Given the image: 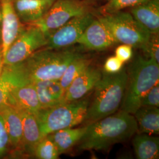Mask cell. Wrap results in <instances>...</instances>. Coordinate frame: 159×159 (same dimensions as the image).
Listing matches in <instances>:
<instances>
[{
  "instance_id": "1",
  "label": "cell",
  "mask_w": 159,
  "mask_h": 159,
  "mask_svg": "<svg viewBox=\"0 0 159 159\" xmlns=\"http://www.w3.org/2000/svg\"><path fill=\"white\" fill-rule=\"evenodd\" d=\"M137 130L133 114L120 110L86 125L79 148L86 150H106L116 143L129 140Z\"/></svg>"
},
{
  "instance_id": "2",
  "label": "cell",
  "mask_w": 159,
  "mask_h": 159,
  "mask_svg": "<svg viewBox=\"0 0 159 159\" xmlns=\"http://www.w3.org/2000/svg\"><path fill=\"white\" fill-rule=\"evenodd\" d=\"M80 55L72 50L44 48L35 52L22 62L12 66L29 83L59 80L68 65Z\"/></svg>"
},
{
  "instance_id": "3",
  "label": "cell",
  "mask_w": 159,
  "mask_h": 159,
  "mask_svg": "<svg viewBox=\"0 0 159 159\" xmlns=\"http://www.w3.org/2000/svg\"><path fill=\"white\" fill-rule=\"evenodd\" d=\"M127 80L125 68L116 74L102 73L87 109L85 120L89 124L115 113L123 101Z\"/></svg>"
},
{
  "instance_id": "4",
  "label": "cell",
  "mask_w": 159,
  "mask_h": 159,
  "mask_svg": "<svg viewBox=\"0 0 159 159\" xmlns=\"http://www.w3.org/2000/svg\"><path fill=\"white\" fill-rule=\"evenodd\" d=\"M159 64L150 58L137 57L129 68L121 110L135 113L143 96L159 83Z\"/></svg>"
},
{
  "instance_id": "5",
  "label": "cell",
  "mask_w": 159,
  "mask_h": 159,
  "mask_svg": "<svg viewBox=\"0 0 159 159\" xmlns=\"http://www.w3.org/2000/svg\"><path fill=\"white\" fill-rule=\"evenodd\" d=\"M90 102L85 97L72 102H63L41 108L35 114L43 137L59 130L74 127L85 120Z\"/></svg>"
},
{
  "instance_id": "6",
  "label": "cell",
  "mask_w": 159,
  "mask_h": 159,
  "mask_svg": "<svg viewBox=\"0 0 159 159\" xmlns=\"http://www.w3.org/2000/svg\"><path fill=\"white\" fill-rule=\"evenodd\" d=\"M117 43L125 44L144 51L152 34L142 26L130 12L123 11L100 17Z\"/></svg>"
},
{
  "instance_id": "7",
  "label": "cell",
  "mask_w": 159,
  "mask_h": 159,
  "mask_svg": "<svg viewBox=\"0 0 159 159\" xmlns=\"http://www.w3.org/2000/svg\"><path fill=\"white\" fill-rule=\"evenodd\" d=\"M89 12V6L85 2L79 0H57L40 20L29 25L39 28L48 37L71 19Z\"/></svg>"
},
{
  "instance_id": "8",
  "label": "cell",
  "mask_w": 159,
  "mask_h": 159,
  "mask_svg": "<svg viewBox=\"0 0 159 159\" xmlns=\"http://www.w3.org/2000/svg\"><path fill=\"white\" fill-rule=\"evenodd\" d=\"M47 43L46 35L39 28L30 25L24 29L7 51L4 57V66L22 62L35 52L44 48Z\"/></svg>"
},
{
  "instance_id": "9",
  "label": "cell",
  "mask_w": 159,
  "mask_h": 159,
  "mask_svg": "<svg viewBox=\"0 0 159 159\" xmlns=\"http://www.w3.org/2000/svg\"><path fill=\"white\" fill-rule=\"evenodd\" d=\"M94 18V15L89 12L71 19L48 36L47 43L44 48L61 50L77 43Z\"/></svg>"
},
{
  "instance_id": "10",
  "label": "cell",
  "mask_w": 159,
  "mask_h": 159,
  "mask_svg": "<svg viewBox=\"0 0 159 159\" xmlns=\"http://www.w3.org/2000/svg\"><path fill=\"white\" fill-rule=\"evenodd\" d=\"M0 5L2 15L1 25V50L4 57L10 47L25 27L15 11L12 0H0Z\"/></svg>"
},
{
  "instance_id": "11",
  "label": "cell",
  "mask_w": 159,
  "mask_h": 159,
  "mask_svg": "<svg viewBox=\"0 0 159 159\" xmlns=\"http://www.w3.org/2000/svg\"><path fill=\"white\" fill-rule=\"evenodd\" d=\"M77 43L87 49L96 51L106 50L117 44L100 18L93 20L81 35Z\"/></svg>"
},
{
  "instance_id": "12",
  "label": "cell",
  "mask_w": 159,
  "mask_h": 159,
  "mask_svg": "<svg viewBox=\"0 0 159 159\" xmlns=\"http://www.w3.org/2000/svg\"><path fill=\"white\" fill-rule=\"evenodd\" d=\"M102 77V73L98 69L89 66L67 88L63 102H72L84 98L95 88Z\"/></svg>"
},
{
  "instance_id": "13",
  "label": "cell",
  "mask_w": 159,
  "mask_h": 159,
  "mask_svg": "<svg viewBox=\"0 0 159 159\" xmlns=\"http://www.w3.org/2000/svg\"><path fill=\"white\" fill-rule=\"evenodd\" d=\"M10 106L31 113H37L40 109V102L33 83L15 86L10 91Z\"/></svg>"
},
{
  "instance_id": "14",
  "label": "cell",
  "mask_w": 159,
  "mask_h": 159,
  "mask_svg": "<svg viewBox=\"0 0 159 159\" xmlns=\"http://www.w3.org/2000/svg\"><path fill=\"white\" fill-rule=\"evenodd\" d=\"M130 13L150 34H159V0H148L130 8Z\"/></svg>"
},
{
  "instance_id": "15",
  "label": "cell",
  "mask_w": 159,
  "mask_h": 159,
  "mask_svg": "<svg viewBox=\"0 0 159 159\" xmlns=\"http://www.w3.org/2000/svg\"><path fill=\"white\" fill-rule=\"evenodd\" d=\"M56 0H12L17 16L23 24H31L43 17Z\"/></svg>"
},
{
  "instance_id": "16",
  "label": "cell",
  "mask_w": 159,
  "mask_h": 159,
  "mask_svg": "<svg viewBox=\"0 0 159 159\" xmlns=\"http://www.w3.org/2000/svg\"><path fill=\"white\" fill-rule=\"evenodd\" d=\"M41 108H48L63 103L65 91L59 80H44L33 83Z\"/></svg>"
},
{
  "instance_id": "17",
  "label": "cell",
  "mask_w": 159,
  "mask_h": 159,
  "mask_svg": "<svg viewBox=\"0 0 159 159\" xmlns=\"http://www.w3.org/2000/svg\"><path fill=\"white\" fill-rule=\"evenodd\" d=\"M20 114L23 124V138L21 145L29 152L33 153L37 143L43 138L35 114L17 109Z\"/></svg>"
},
{
  "instance_id": "18",
  "label": "cell",
  "mask_w": 159,
  "mask_h": 159,
  "mask_svg": "<svg viewBox=\"0 0 159 159\" xmlns=\"http://www.w3.org/2000/svg\"><path fill=\"white\" fill-rule=\"evenodd\" d=\"M0 114L6 126L10 143L14 147L21 145L23 124L18 110L12 106H8L0 110Z\"/></svg>"
},
{
  "instance_id": "19",
  "label": "cell",
  "mask_w": 159,
  "mask_h": 159,
  "mask_svg": "<svg viewBox=\"0 0 159 159\" xmlns=\"http://www.w3.org/2000/svg\"><path fill=\"white\" fill-rule=\"evenodd\" d=\"M133 115L140 133L149 135L159 134V107L140 106Z\"/></svg>"
},
{
  "instance_id": "20",
  "label": "cell",
  "mask_w": 159,
  "mask_h": 159,
  "mask_svg": "<svg viewBox=\"0 0 159 159\" xmlns=\"http://www.w3.org/2000/svg\"><path fill=\"white\" fill-rule=\"evenodd\" d=\"M85 130L86 126L75 129L71 127L54 131L47 136L55 144L60 154H61L79 143Z\"/></svg>"
},
{
  "instance_id": "21",
  "label": "cell",
  "mask_w": 159,
  "mask_h": 159,
  "mask_svg": "<svg viewBox=\"0 0 159 159\" xmlns=\"http://www.w3.org/2000/svg\"><path fill=\"white\" fill-rule=\"evenodd\" d=\"M133 146L137 159H159V137L139 133L134 137Z\"/></svg>"
},
{
  "instance_id": "22",
  "label": "cell",
  "mask_w": 159,
  "mask_h": 159,
  "mask_svg": "<svg viewBox=\"0 0 159 159\" xmlns=\"http://www.w3.org/2000/svg\"><path fill=\"white\" fill-rule=\"evenodd\" d=\"M20 84H23L7 66H4L0 74V110L10 106V91L13 87Z\"/></svg>"
},
{
  "instance_id": "23",
  "label": "cell",
  "mask_w": 159,
  "mask_h": 159,
  "mask_svg": "<svg viewBox=\"0 0 159 159\" xmlns=\"http://www.w3.org/2000/svg\"><path fill=\"white\" fill-rule=\"evenodd\" d=\"M91 60L81 55L76 57L69 64L59 81L64 91L77 77L90 66Z\"/></svg>"
},
{
  "instance_id": "24",
  "label": "cell",
  "mask_w": 159,
  "mask_h": 159,
  "mask_svg": "<svg viewBox=\"0 0 159 159\" xmlns=\"http://www.w3.org/2000/svg\"><path fill=\"white\" fill-rule=\"evenodd\" d=\"M33 154L39 159H57L60 155L55 144L47 136L42 138L37 143Z\"/></svg>"
},
{
  "instance_id": "25",
  "label": "cell",
  "mask_w": 159,
  "mask_h": 159,
  "mask_svg": "<svg viewBox=\"0 0 159 159\" xmlns=\"http://www.w3.org/2000/svg\"><path fill=\"white\" fill-rule=\"evenodd\" d=\"M148 0H108L101 10L104 16L132 8Z\"/></svg>"
},
{
  "instance_id": "26",
  "label": "cell",
  "mask_w": 159,
  "mask_h": 159,
  "mask_svg": "<svg viewBox=\"0 0 159 159\" xmlns=\"http://www.w3.org/2000/svg\"><path fill=\"white\" fill-rule=\"evenodd\" d=\"M140 106H150L159 107V83L154 85L153 87L143 96L140 102Z\"/></svg>"
},
{
  "instance_id": "27",
  "label": "cell",
  "mask_w": 159,
  "mask_h": 159,
  "mask_svg": "<svg viewBox=\"0 0 159 159\" xmlns=\"http://www.w3.org/2000/svg\"><path fill=\"white\" fill-rule=\"evenodd\" d=\"M158 34H152L144 52L148 53L149 58L159 64V41Z\"/></svg>"
},
{
  "instance_id": "28",
  "label": "cell",
  "mask_w": 159,
  "mask_h": 159,
  "mask_svg": "<svg viewBox=\"0 0 159 159\" xmlns=\"http://www.w3.org/2000/svg\"><path fill=\"white\" fill-rule=\"evenodd\" d=\"M123 63L116 56L108 57L104 64V72L107 74L117 73L123 69Z\"/></svg>"
},
{
  "instance_id": "29",
  "label": "cell",
  "mask_w": 159,
  "mask_h": 159,
  "mask_svg": "<svg viewBox=\"0 0 159 159\" xmlns=\"http://www.w3.org/2000/svg\"><path fill=\"white\" fill-rule=\"evenodd\" d=\"M133 47L128 44H122L118 46L115 50V56L123 63L129 61L133 57Z\"/></svg>"
},
{
  "instance_id": "30",
  "label": "cell",
  "mask_w": 159,
  "mask_h": 159,
  "mask_svg": "<svg viewBox=\"0 0 159 159\" xmlns=\"http://www.w3.org/2000/svg\"><path fill=\"white\" fill-rule=\"evenodd\" d=\"M9 143V136L2 116L0 114V156L6 152Z\"/></svg>"
},
{
  "instance_id": "31",
  "label": "cell",
  "mask_w": 159,
  "mask_h": 159,
  "mask_svg": "<svg viewBox=\"0 0 159 159\" xmlns=\"http://www.w3.org/2000/svg\"><path fill=\"white\" fill-rule=\"evenodd\" d=\"M4 57H3V54H2V52L1 48H0V74L1 73L3 68H4Z\"/></svg>"
},
{
  "instance_id": "32",
  "label": "cell",
  "mask_w": 159,
  "mask_h": 159,
  "mask_svg": "<svg viewBox=\"0 0 159 159\" xmlns=\"http://www.w3.org/2000/svg\"><path fill=\"white\" fill-rule=\"evenodd\" d=\"M2 10H1V5H0V27L1 25V22H2Z\"/></svg>"
},
{
  "instance_id": "33",
  "label": "cell",
  "mask_w": 159,
  "mask_h": 159,
  "mask_svg": "<svg viewBox=\"0 0 159 159\" xmlns=\"http://www.w3.org/2000/svg\"><path fill=\"white\" fill-rule=\"evenodd\" d=\"M0 48H1V27H0Z\"/></svg>"
}]
</instances>
